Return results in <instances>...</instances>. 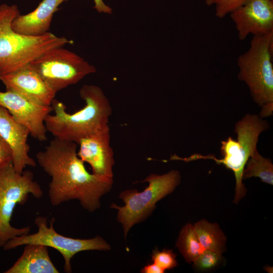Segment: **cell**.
<instances>
[{"instance_id": "ac0fdd59", "label": "cell", "mask_w": 273, "mask_h": 273, "mask_svg": "<svg viewBox=\"0 0 273 273\" xmlns=\"http://www.w3.org/2000/svg\"><path fill=\"white\" fill-rule=\"evenodd\" d=\"M175 245L189 263L193 262L205 250L198 239L194 225L190 223L180 231Z\"/></svg>"}, {"instance_id": "2e32d148", "label": "cell", "mask_w": 273, "mask_h": 273, "mask_svg": "<svg viewBox=\"0 0 273 273\" xmlns=\"http://www.w3.org/2000/svg\"><path fill=\"white\" fill-rule=\"evenodd\" d=\"M48 247L39 244H27L13 266L5 273H59L49 256Z\"/></svg>"}, {"instance_id": "9a60e30c", "label": "cell", "mask_w": 273, "mask_h": 273, "mask_svg": "<svg viewBox=\"0 0 273 273\" xmlns=\"http://www.w3.org/2000/svg\"><path fill=\"white\" fill-rule=\"evenodd\" d=\"M64 0H42L33 11L18 15L12 21V29L17 33L37 36L49 32L54 13Z\"/></svg>"}, {"instance_id": "5bb4252c", "label": "cell", "mask_w": 273, "mask_h": 273, "mask_svg": "<svg viewBox=\"0 0 273 273\" xmlns=\"http://www.w3.org/2000/svg\"><path fill=\"white\" fill-rule=\"evenodd\" d=\"M29 134L28 129L17 122L9 111L0 105V135L11 149L12 164L19 173H22L27 166L35 167L36 165L34 160L28 154Z\"/></svg>"}, {"instance_id": "3957f363", "label": "cell", "mask_w": 273, "mask_h": 273, "mask_svg": "<svg viewBox=\"0 0 273 273\" xmlns=\"http://www.w3.org/2000/svg\"><path fill=\"white\" fill-rule=\"evenodd\" d=\"M19 14L16 5L0 6V76L28 65L50 50L73 43L50 32L37 36L16 32L11 24Z\"/></svg>"}, {"instance_id": "d4e9b609", "label": "cell", "mask_w": 273, "mask_h": 273, "mask_svg": "<svg viewBox=\"0 0 273 273\" xmlns=\"http://www.w3.org/2000/svg\"><path fill=\"white\" fill-rule=\"evenodd\" d=\"M142 273H164L165 270L154 263L145 265L141 270Z\"/></svg>"}, {"instance_id": "8992f818", "label": "cell", "mask_w": 273, "mask_h": 273, "mask_svg": "<svg viewBox=\"0 0 273 273\" xmlns=\"http://www.w3.org/2000/svg\"><path fill=\"white\" fill-rule=\"evenodd\" d=\"M273 32L253 36L249 49L237 59L238 78L260 106L273 103Z\"/></svg>"}, {"instance_id": "9c48e42d", "label": "cell", "mask_w": 273, "mask_h": 273, "mask_svg": "<svg viewBox=\"0 0 273 273\" xmlns=\"http://www.w3.org/2000/svg\"><path fill=\"white\" fill-rule=\"evenodd\" d=\"M28 65L56 94L96 72L94 66L63 47L49 50Z\"/></svg>"}, {"instance_id": "30bf717a", "label": "cell", "mask_w": 273, "mask_h": 273, "mask_svg": "<svg viewBox=\"0 0 273 273\" xmlns=\"http://www.w3.org/2000/svg\"><path fill=\"white\" fill-rule=\"evenodd\" d=\"M0 105L5 108L18 123L27 127L30 134L40 142L47 140L44 120L53 111L51 106L34 103L12 92H0Z\"/></svg>"}, {"instance_id": "7a4b0ae2", "label": "cell", "mask_w": 273, "mask_h": 273, "mask_svg": "<svg viewBox=\"0 0 273 273\" xmlns=\"http://www.w3.org/2000/svg\"><path fill=\"white\" fill-rule=\"evenodd\" d=\"M85 106L72 114L65 105L54 99L51 104L53 114L47 116L44 124L47 131L55 138L74 142L109 126L112 113L110 102L102 89L93 84H85L79 90Z\"/></svg>"}, {"instance_id": "4fadbf2b", "label": "cell", "mask_w": 273, "mask_h": 273, "mask_svg": "<svg viewBox=\"0 0 273 273\" xmlns=\"http://www.w3.org/2000/svg\"><path fill=\"white\" fill-rule=\"evenodd\" d=\"M0 80L6 90L17 93L41 105L51 106L56 94L29 65L0 76Z\"/></svg>"}, {"instance_id": "484cf974", "label": "cell", "mask_w": 273, "mask_h": 273, "mask_svg": "<svg viewBox=\"0 0 273 273\" xmlns=\"http://www.w3.org/2000/svg\"><path fill=\"white\" fill-rule=\"evenodd\" d=\"M262 109L259 116L261 118L268 117L272 114L273 103L268 104L261 106Z\"/></svg>"}, {"instance_id": "277c9868", "label": "cell", "mask_w": 273, "mask_h": 273, "mask_svg": "<svg viewBox=\"0 0 273 273\" xmlns=\"http://www.w3.org/2000/svg\"><path fill=\"white\" fill-rule=\"evenodd\" d=\"M268 127V123L259 115L247 114L235 124L237 140L229 137L226 140L221 142L222 158L217 159L212 155L203 156L194 154L185 158L176 156L175 159L185 162L197 159H212L217 164H222L226 168L232 170L236 179L233 202L238 203L247 192L243 183V172L245 166L250 157L257 150L259 135Z\"/></svg>"}, {"instance_id": "8fae6325", "label": "cell", "mask_w": 273, "mask_h": 273, "mask_svg": "<svg viewBox=\"0 0 273 273\" xmlns=\"http://www.w3.org/2000/svg\"><path fill=\"white\" fill-rule=\"evenodd\" d=\"M230 14L241 40L273 32V0H249Z\"/></svg>"}, {"instance_id": "ba28073f", "label": "cell", "mask_w": 273, "mask_h": 273, "mask_svg": "<svg viewBox=\"0 0 273 273\" xmlns=\"http://www.w3.org/2000/svg\"><path fill=\"white\" fill-rule=\"evenodd\" d=\"M54 220L53 218L48 226L46 217H36L34 220L38 229L36 233L16 236L9 240L2 247L4 250L27 244H39L52 247L59 251L63 256L65 262L64 270L67 273L72 272L71 260L77 253L85 251H107L111 250L110 245L99 236L90 239H75L58 233L53 227Z\"/></svg>"}, {"instance_id": "7402d4cb", "label": "cell", "mask_w": 273, "mask_h": 273, "mask_svg": "<svg viewBox=\"0 0 273 273\" xmlns=\"http://www.w3.org/2000/svg\"><path fill=\"white\" fill-rule=\"evenodd\" d=\"M249 0H206L208 6H215V16L223 18L246 3Z\"/></svg>"}, {"instance_id": "d6986e66", "label": "cell", "mask_w": 273, "mask_h": 273, "mask_svg": "<svg viewBox=\"0 0 273 273\" xmlns=\"http://www.w3.org/2000/svg\"><path fill=\"white\" fill-rule=\"evenodd\" d=\"M258 177L262 181L273 185V165L269 158L262 156L256 150L248 160L243 172V179Z\"/></svg>"}, {"instance_id": "cb8c5ba5", "label": "cell", "mask_w": 273, "mask_h": 273, "mask_svg": "<svg viewBox=\"0 0 273 273\" xmlns=\"http://www.w3.org/2000/svg\"><path fill=\"white\" fill-rule=\"evenodd\" d=\"M67 0H64L66 1ZM95 3L94 8L99 13H103L106 14H111L112 12V9L105 4L103 0H93Z\"/></svg>"}, {"instance_id": "44dd1931", "label": "cell", "mask_w": 273, "mask_h": 273, "mask_svg": "<svg viewBox=\"0 0 273 273\" xmlns=\"http://www.w3.org/2000/svg\"><path fill=\"white\" fill-rule=\"evenodd\" d=\"M221 258V254L205 249L193 262L194 266L198 269L208 270L217 266Z\"/></svg>"}, {"instance_id": "5b68a950", "label": "cell", "mask_w": 273, "mask_h": 273, "mask_svg": "<svg viewBox=\"0 0 273 273\" xmlns=\"http://www.w3.org/2000/svg\"><path fill=\"white\" fill-rule=\"evenodd\" d=\"M181 175L177 170H171L162 174L152 173L141 182L148 186L143 191L129 189L122 191L119 196L124 205L112 203L110 207L117 210L116 219L122 225L126 238L134 225L146 220L156 208V203L172 193L179 185Z\"/></svg>"}, {"instance_id": "e0dca14e", "label": "cell", "mask_w": 273, "mask_h": 273, "mask_svg": "<svg viewBox=\"0 0 273 273\" xmlns=\"http://www.w3.org/2000/svg\"><path fill=\"white\" fill-rule=\"evenodd\" d=\"M194 227L198 239L205 249L221 254L225 251L226 237L217 223L203 219L196 222Z\"/></svg>"}, {"instance_id": "ffe728a7", "label": "cell", "mask_w": 273, "mask_h": 273, "mask_svg": "<svg viewBox=\"0 0 273 273\" xmlns=\"http://www.w3.org/2000/svg\"><path fill=\"white\" fill-rule=\"evenodd\" d=\"M151 256L152 262L165 271L172 269L178 265L176 255L171 249H164L160 251L155 248L152 251Z\"/></svg>"}, {"instance_id": "603a6c76", "label": "cell", "mask_w": 273, "mask_h": 273, "mask_svg": "<svg viewBox=\"0 0 273 273\" xmlns=\"http://www.w3.org/2000/svg\"><path fill=\"white\" fill-rule=\"evenodd\" d=\"M13 155L11 148L0 135V170L12 163Z\"/></svg>"}, {"instance_id": "6da1fadb", "label": "cell", "mask_w": 273, "mask_h": 273, "mask_svg": "<svg viewBox=\"0 0 273 273\" xmlns=\"http://www.w3.org/2000/svg\"><path fill=\"white\" fill-rule=\"evenodd\" d=\"M77 144L55 138L36 155L37 162L51 177L49 197L53 206L71 200L93 212L101 207V197L112 188L113 178L89 173L77 155Z\"/></svg>"}, {"instance_id": "52a82bcc", "label": "cell", "mask_w": 273, "mask_h": 273, "mask_svg": "<svg viewBox=\"0 0 273 273\" xmlns=\"http://www.w3.org/2000/svg\"><path fill=\"white\" fill-rule=\"evenodd\" d=\"M43 194L31 171L19 173L12 163L0 170V247L16 236L29 234L30 227L16 228L11 224L14 209L17 204L25 203L29 194L39 199Z\"/></svg>"}, {"instance_id": "7c38bea8", "label": "cell", "mask_w": 273, "mask_h": 273, "mask_svg": "<svg viewBox=\"0 0 273 273\" xmlns=\"http://www.w3.org/2000/svg\"><path fill=\"white\" fill-rule=\"evenodd\" d=\"M77 155L91 167L92 173L99 176L113 178L114 152L110 145L109 125L81 139L77 143Z\"/></svg>"}]
</instances>
